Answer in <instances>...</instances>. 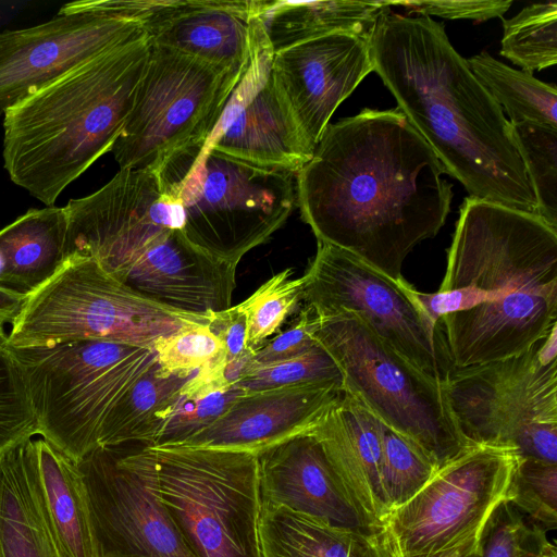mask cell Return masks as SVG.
<instances>
[{
  "label": "cell",
  "instance_id": "1",
  "mask_svg": "<svg viewBox=\"0 0 557 557\" xmlns=\"http://www.w3.org/2000/svg\"><path fill=\"white\" fill-rule=\"evenodd\" d=\"M399 109H363L329 123L296 173V202L318 242L394 280L406 257L445 224L453 185Z\"/></svg>",
  "mask_w": 557,
  "mask_h": 557
},
{
  "label": "cell",
  "instance_id": "2",
  "mask_svg": "<svg viewBox=\"0 0 557 557\" xmlns=\"http://www.w3.org/2000/svg\"><path fill=\"white\" fill-rule=\"evenodd\" d=\"M414 295L441 323L454 368L521 354L557 325V231L467 197L438 290Z\"/></svg>",
  "mask_w": 557,
  "mask_h": 557
},
{
  "label": "cell",
  "instance_id": "3",
  "mask_svg": "<svg viewBox=\"0 0 557 557\" xmlns=\"http://www.w3.org/2000/svg\"><path fill=\"white\" fill-rule=\"evenodd\" d=\"M373 71L469 197L536 215L511 124L430 16L386 8L368 36Z\"/></svg>",
  "mask_w": 557,
  "mask_h": 557
},
{
  "label": "cell",
  "instance_id": "4",
  "mask_svg": "<svg viewBox=\"0 0 557 557\" xmlns=\"http://www.w3.org/2000/svg\"><path fill=\"white\" fill-rule=\"evenodd\" d=\"M148 37L74 67L3 113V166L45 206L111 151L146 69Z\"/></svg>",
  "mask_w": 557,
  "mask_h": 557
},
{
  "label": "cell",
  "instance_id": "5",
  "mask_svg": "<svg viewBox=\"0 0 557 557\" xmlns=\"http://www.w3.org/2000/svg\"><path fill=\"white\" fill-rule=\"evenodd\" d=\"M157 175L162 191L183 208L187 240L234 268L283 226L296 203L295 173L250 163L206 144L178 150Z\"/></svg>",
  "mask_w": 557,
  "mask_h": 557
},
{
  "label": "cell",
  "instance_id": "6",
  "mask_svg": "<svg viewBox=\"0 0 557 557\" xmlns=\"http://www.w3.org/2000/svg\"><path fill=\"white\" fill-rule=\"evenodd\" d=\"M124 446L197 557H261L257 455L201 447Z\"/></svg>",
  "mask_w": 557,
  "mask_h": 557
},
{
  "label": "cell",
  "instance_id": "7",
  "mask_svg": "<svg viewBox=\"0 0 557 557\" xmlns=\"http://www.w3.org/2000/svg\"><path fill=\"white\" fill-rule=\"evenodd\" d=\"M157 304L106 271L95 259L70 255L58 271L27 295L8 334L11 348L51 347L75 341H107L153 348L186 326L209 324Z\"/></svg>",
  "mask_w": 557,
  "mask_h": 557
},
{
  "label": "cell",
  "instance_id": "8",
  "mask_svg": "<svg viewBox=\"0 0 557 557\" xmlns=\"http://www.w3.org/2000/svg\"><path fill=\"white\" fill-rule=\"evenodd\" d=\"M313 338L339 368L343 392L421 448L437 470L472 446L457 426L443 382L401 356L357 314L317 317Z\"/></svg>",
  "mask_w": 557,
  "mask_h": 557
},
{
  "label": "cell",
  "instance_id": "9",
  "mask_svg": "<svg viewBox=\"0 0 557 557\" xmlns=\"http://www.w3.org/2000/svg\"><path fill=\"white\" fill-rule=\"evenodd\" d=\"M8 349L26 384L38 435L76 462L98 447L111 409L157 360L153 348L107 341Z\"/></svg>",
  "mask_w": 557,
  "mask_h": 557
},
{
  "label": "cell",
  "instance_id": "10",
  "mask_svg": "<svg viewBox=\"0 0 557 557\" xmlns=\"http://www.w3.org/2000/svg\"><path fill=\"white\" fill-rule=\"evenodd\" d=\"M257 58L244 69L227 70L151 44L132 109L111 149L120 169L157 173L178 150L207 144Z\"/></svg>",
  "mask_w": 557,
  "mask_h": 557
},
{
  "label": "cell",
  "instance_id": "11",
  "mask_svg": "<svg viewBox=\"0 0 557 557\" xmlns=\"http://www.w3.org/2000/svg\"><path fill=\"white\" fill-rule=\"evenodd\" d=\"M540 344L502 360L454 368L443 381L470 445L557 463V360H545Z\"/></svg>",
  "mask_w": 557,
  "mask_h": 557
},
{
  "label": "cell",
  "instance_id": "12",
  "mask_svg": "<svg viewBox=\"0 0 557 557\" xmlns=\"http://www.w3.org/2000/svg\"><path fill=\"white\" fill-rule=\"evenodd\" d=\"M301 277L305 307L315 317L352 312L431 376L443 382L454 369L441 323L432 321L404 277L394 280L322 242Z\"/></svg>",
  "mask_w": 557,
  "mask_h": 557
},
{
  "label": "cell",
  "instance_id": "13",
  "mask_svg": "<svg viewBox=\"0 0 557 557\" xmlns=\"http://www.w3.org/2000/svg\"><path fill=\"white\" fill-rule=\"evenodd\" d=\"M516 460L509 448L469 447L388 512L377 531L384 548L397 557H426L479 535L507 497Z\"/></svg>",
  "mask_w": 557,
  "mask_h": 557
},
{
  "label": "cell",
  "instance_id": "14",
  "mask_svg": "<svg viewBox=\"0 0 557 557\" xmlns=\"http://www.w3.org/2000/svg\"><path fill=\"white\" fill-rule=\"evenodd\" d=\"M152 0H84L51 20L0 33V114L74 67L147 37Z\"/></svg>",
  "mask_w": 557,
  "mask_h": 557
},
{
  "label": "cell",
  "instance_id": "15",
  "mask_svg": "<svg viewBox=\"0 0 557 557\" xmlns=\"http://www.w3.org/2000/svg\"><path fill=\"white\" fill-rule=\"evenodd\" d=\"M99 557H197L124 445L77 461Z\"/></svg>",
  "mask_w": 557,
  "mask_h": 557
},
{
  "label": "cell",
  "instance_id": "16",
  "mask_svg": "<svg viewBox=\"0 0 557 557\" xmlns=\"http://www.w3.org/2000/svg\"><path fill=\"white\" fill-rule=\"evenodd\" d=\"M271 71L313 151L337 107L373 63L368 37L336 33L273 53Z\"/></svg>",
  "mask_w": 557,
  "mask_h": 557
},
{
  "label": "cell",
  "instance_id": "17",
  "mask_svg": "<svg viewBox=\"0 0 557 557\" xmlns=\"http://www.w3.org/2000/svg\"><path fill=\"white\" fill-rule=\"evenodd\" d=\"M261 51L234 88L207 146L250 163L297 173L312 157Z\"/></svg>",
  "mask_w": 557,
  "mask_h": 557
},
{
  "label": "cell",
  "instance_id": "18",
  "mask_svg": "<svg viewBox=\"0 0 557 557\" xmlns=\"http://www.w3.org/2000/svg\"><path fill=\"white\" fill-rule=\"evenodd\" d=\"M264 1L152 0L141 24L152 45L240 70L269 46L259 18Z\"/></svg>",
  "mask_w": 557,
  "mask_h": 557
},
{
  "label": "cell",
  "instance_id": "19",
  "mask_svg": "<svg viewBox=\"0 0 557 557\" xmlns=\"http://www.w3.org/2000/svg\"><path fill=\"white\" fill-rule=\"evenodd\" d=\"M343 393L339 384H306L248 392L182 447L262 451L308 432Z\"/></svg>",
  "mask_w": 557,
  "mask_h": 557
},
{
  "label": "cell",
  "instance_id": "20",
  "mask_svg": "<svg viewBox=\"0 0 557 557\" xmlns=\"http://www.w3.org/2000/svg\"><path fill=\"white\" fill-rule=\"evenodd\" d=\"M258 467L262 504L335 527L376 532L349 502L321 444L309 431L259 454Z\"/></svg>",
  "mask_w": 557,
  "mask_h": 557
},
{
  "label": "cell",
  "instance_id": "21",
  "mask_svg": "<svg viewBox=\"0 0 557 557\" xmlns=\"http://www.w3.org/2000/svg\"><path fill=\"white\" fill-rule=\"evenodd\" d=\"M384 423L343 392L309 432L349 502L377 532L389 509L382 485Z\"/></svg>",
  "mask_w": 557,
  "mask_h": 557
},
{
  "label": "cell",
  "instance_id": "22",
  "mask_svg": "<svg viewBox=\"0 0 557 557\" xmlns=\"http://www.w3.org/2000/svg\"><path fill=\"white\" fill-rule=\"evenodd\" d=\"M0 557H64L39 488L33 438L0 454Z\"/></svg>",
  "mask_w": 557,
  "mask_h": 557
},
{
  "label": "cell",
  "instance_id": "23",
  "mask_svg": "<svg viewBox=\"0 0 557 557\" xmlns=\"http://www.w3.org/2000/svg\"><path fill=\"white\" fill-rule=\"evenodd\" d=\"M64 207L29 209L0 230V286L29 295L65 260Z\"/></svg>",
  "mask_w": 557,
  "mask_h": 557
},
{
  "label": "cell",
  "instance_id": "24",
  "mask_svg": "<svg viewBox=\"0 0 557 557\" xmlns=\"http://www.w3.org/2000/svg\"><path fill=\"white\" fill-rule=\"evenodd\" d=\"M261 557H387L377 532L332 525L261 503Z\"/></svg>",
  "mask_w": 557,
  "mask_h": 557
},
{
  "label": "cell",
  "instance_id": "25",
  "mask_svg": "<svg viewBox=\"0 0 557 557\" xmlns=\"http://www.w3.org/2000/svg\"><path fill=\"white\" fill-rule=\"evenodd\" d=\"M389 1H264L259 13L273 53L336 33L368 37Z\"/></svg>",
  "mask_w": 557,
  "mask_h": 557
},
{
  "label": "cell",
  "instance_id": "26",
  "mask_svg": "<svg viewBox=\"0 0 557 557\" xmlns=\"http://www.w3.org/2000/svg\"><path fill=\"white\" fill-rule=\"evenodd\" d=\"M35 450L44 505L64 557H99L77 462L41 437Z\"/></svg>",
  "mask_w": 557,
  "mask_h": 557
},
{
  "label": "cell",
  "instance_id": "27",
  "mask_svg": "<svg viewBox=\"0 0 557 557\" xmlns=\"http://www.w3.org/2000/svg\"><path fill=\"white\" fill-rule=\"evenodd\" d=\"M196 371L169 372L156 360L107 416L98 447L154 445L175 410L183 386Z\"/></svg>",
  "mask_w": 557,
  "mask_h": 557
},
{
  "label": "cell",
  "instance_id": "28",
  "mask_svg": "<svg viewBox=\"0 0 557 557\" xmlns=\"http://www.w3.org/2000/svg\"><path fill=\"white\" fill-rule=\"evenodd\" d=\"M467 63L492 98L509 117L510 124L531 123L557 128V90L525 71L497 61L481 52Z\"/></svg>",
  "mask_w": 557,
  "mask_h": 557
},
{
  "label": "cell",
  "instance_id": "29",
  "mask_svg": "<svg viewBox=\"0 0 557 557\" xmlns=\"http://www.w3.org/2000/svg\"><path fill=\"white\" fill-rule=\"evenodd\" d=\"M244 393L226 384L211 366L198 369L183 386L171 419L152 446L182 444L214 422Z\"/></svg>",
  "mask_w": 557,
  "mask_h": 557
},
{
  "label": "cell",
  "instance_id": "30",
  "mask_svg": "<svg viewBox=\"0 0 557 557\" xmlns=\"http://www.w3.org/2000/svg\"><path fill=\"white\" fill-rule=\"evenodd\" d=\"M500 54L533 73L557 62V2L533 3L503 21Z\"/></svg>",
  "mask_w": 557,
  "mask_h": 557
},
{
  "label": "cell",
  "instance_id": "31",
  "mask_svg": "<svg viewBox=\"0 0 557 557\" xmlns=\"http://www.w3.org/2000/svg\"><path fill=\"white\" fill-rule=\"evenodd\" d=\"M512 138L536 202V215L557 231V128L511 124Z\"/></svg>",
  "mask_w": 557,
  "mask_h": 557
},
{
  "label": "cell",
  "instance_id": "32",
  "mask_svg": "<svg viewBox=\"0 0 557 557\" xmlns=\"http://www.w3.org/2000/svg\"><path fill=\"white\" fill-rule=\"evenodd\" d=\"M548 532L505 498L481 530V557H555Z\"/></svg>",
  "mask_w": 557,
  "mask_h": 557
},
{
  "label": "cell",
  "instance_id": "33",
  "mask_svg": "<svg viewBox=\"0 0 557 557\" xmlns=\"http://www.w3.org/2000/svg\"><path fill=\"white\" fill-rule=\"evenodd\" d=\"M436 471L421 448L384 424L382 485L389 511L413 497Z\"/></svg>",
  "mask_w": 557,
  "mask_h": 557
},
{
  "label": "cell",
  "instance_id": "34",
  "mask_svg": "<svg viewBox=\"0 0 557 557\" xmlns=\"http://www.w3.org/2000/svg\"><path fill=\"white\" fill-rule=\"evenodd\" d=\"M280 271L239 304L247 318V346L256 350L273 335L302 300V277Z\"/></svg>",
  "mask_w": 557,
  "mask_h": 557
},
{
  "label": "cell",
  "instance_id": "35",
  "mask_svg": "<svg viewBox=\"0 0 557 557\" xmlns=\"http://www.w3.org/2000/svg\"><path fill=\"white\" fill-rule=\"evenodd\" d=\"M306 384H339L343 376L319 344L292 358L250 369L236 384L245 393Z\"/></svg>",
  "mask_w": 557,
  "mask_h": 557
},
{
  "label": "cell",
  "instance_id": "36",
  "mask_svg": "<svg viewBox=\"0 0 557 557\" xmlns=\"http://www.w3.org/2000/svg\"><path fill=\"white\" fill-rule=\"evenodd\" d=\"M508 500L535 522L557 528V463L517 455Z\"/></svg>",
  "mask_w": 557,
  "mask_h": 557
},
{
  "label": "cell",
  "instance_id": "37",
  "mask_svg": "<svg viewBox=\"0 0 557 557\" xmlns=\"http://www.w3.org/2000/svg\"><path fill=\"white\" fill-rule=\"evenodd\" d=\"M35 435L38 426L29 394L7 349L0 354V454Z\"/></svg>",
  "mask_w": 557,
  "mask_h": 557
},
{
  "label": "cell",
  "instance_id": "38",
  "mask_svg": "<svg viewBox=\"0 0 557 557\" xmlns=\"http://www.w3.org/2000/svg\"><path fill=\"white\" fill-rule=\"evenodd\" d=\"M153 349L159 366L169 372H193L224 355V347L209 324L186 326L159 338Z\"/></svg>",
  "mask_w": 557,
  "mask_h": 557
},
{
  "label": "cell",
  "instance_id": "39",
  "mask_svg": "<svg viewBox=\"0 0 557 557\" xmlns=\"http://www.w3.org/2000/svg\"><path fill=\"white\" fill-rule=\"evenodd\" d=\"M392 5H401L409 12L422 16L436 15L448 20L487 21L503 17L512 4L509 0H424L389 1Z\"/></svg>",
  "mask_w": 557,
  "mask_h": 557
},
{
  "label": "cell",
  "instance_id": "40",
  "mask_svg": "<svg viewBox=\"0 0 557 557\" xmlns=\"http://www.w3.org/2000/svg\"><path fill=\"white\" fill-rule=\"evenodd\" d=\"M315 325L317 317L305 307L293 326L253 351L247 372L255 367L282 361L308 350L315 344Z\"/></svg>",
  "mask_w": 557,
  "mask_h": 557
},
{
  "label": "cell",
  "instance_id": "41",
  "mask_svg": "<svg viewBox=\"0 0 557 557\" xmlns=\"http://www.w3.org/2000/svg\"><path fill=\"white\" fill-rule=\"evenodd\" d=\"M209 326L223 344L225 363L253 355L247 346V318L239 304L213 312Z\"/></svg>",
  "mask_w": 557,
  "mask_h": 557
},
{
  "label": "cell",
  "instance_id": "42",
  "mask_svg": "<svg viewBox=\"0 0 557 557\" xmlns=\"http://www.w3.org/2000/svg\"><path fill=\"white\" fill-rule=\"evenodd\" d=\"M26 297V295L0 286V320L5 324H12Z\"/></svg>",
  "mask_w": 557,
  "mask_h": 557
},
{
  "label": "cell",
  "instance_id": "43",
  "mask_svg": "<svg viewBox=\"0 0 557 557\" xmlns=\"http://www.w3.org/2000/svg\"><path fill=\"white\" fill-rule=\"evenodd\" d=\"M386 553L387 557H397L387 550ZM426 557H481L480 534L453 548Z\"/></svg>",
  "mask_w": 557,
  "mask_h": 557
},
{
  "label": "cell",
  "instance_id": "44",
  "mask_svg": "<svg viewBox=\"0 0 557 557\" xmlns=\"http://www.w3.org/2000/svg\"><path fill=\"white\" fill-rule=\"evenodd\" d=\"M5 323L0 320V354H3L8 349V333L4 329Z\"/></svg>",
  "mask_w": 557,
  "mask_h": 557
},
{
  "label": "cell",
  "instance_id": "45",
  "mask_svg": "<svg viewBox=\"0 0 557 557\" xmlns=\"http://www.w3.org/2000/svg\"><path fill=\"white\" fill-rule=\"evenodd\" d=\"M555 557H557V556H555Z\"/></svg>",
  "mask_w": 557,
  "mask_h": 557
}]
</instances>
